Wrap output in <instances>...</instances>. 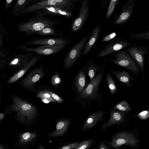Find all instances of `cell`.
Instances as JSON below:
<instances>
[{
	"label": "cell",
	"instance_id": "obj_1",
	"mask_svg": "<svg viewBox=\"0 0 149 149\" xmlns=\"http://www.w3.org/2000/svg\"><path fill=\"white\" fill-rule=\"evenodd\" d=\"M60 23L59 20L35 15L26 22L16 24L15 26L18 32L27 35L36 34L38 31L46 27H53Z\"/></svg>",
	"mask_w": 149,
	"mask_h": 149
},
{
	"label": "cell",
	"instance_id": "obj_2",
	"mask_svg": "<svg viewBox=\"0 0 149 149\" xmlns=\"http://www.w3.org/2000/svg\"><path fill=\"white\" fill-rule=\"evenodd\" d=\"M12 100L11 104L6 108L7 112H14L16 117L22 122L30 121L35 117L37 113L35 106L14 94Z\"/></svg>",
	"mask_w": 149,
	"mask_h": 149
},
{
	"label": "cell",
	"instance_id": "obj_3",
	"mask_svg": "<svg viewBox=\"0 0 149 149\" xmlns=\"http://www.w3.org/2000/svg\"><path fill=\"white\" fill-rule=\"evenodd\" d=\"M105 70L103 65L94 79L87 84L79 95L80 98L86 100L90 105L93 103L100 105L102 103L103 94L99 91V87L103 81Z\"/></svg>",
	"mask_w": 149,
	"mask_h": 149
},
{
	"label": "cell",
	"instance_id": "obj_4",
	"mask_svg": "<svg viewBox=\"0 0 149 149\" xmlns=\"http://www.w3.org/2000/svg\"><path fill=\"white\" fill-rule=\"evenodd\" d=\"M111 144L118 149L122 145L128 146L133 149H138L141 145V140L137 128L122 130L113 134L110 141Z\"/></svg>",
	"mask_w": 149,
	"mask_h": 149
},
{
	"label": "cell",
	"instance_id": "obj_5",
	"mask_svg": "<svg viewBox=\"0 0 149 149\" xmlns=\"http://www.w3.org/2000/svg\"><path fill=\"white\" fill-rule=\"evenodd\" d=\"M77 1V0H36L34 2L14 16L33 13L38 10L49 6L59 8L73 13Z\"/></svg>",
	"mask_w": 149,
	"mask_h": 149
},
{
	"label": "cell",
	"instance_id": "obj_6",
	"mask_svg": "<svg viewBox=\"0 0 149 149\" xmlns=\"http://www.w3.org/2000/svg\"><path fill=\"white\" fill-rule=\"evenodd\" d=\"M113 55L115 58L110 60V62L128 70L138 77L139 68L127 52L121 50Z\"/></svg>",
	"mask_w": 149,
	"mask_h": 149
},
{
	"label": "cell",
	"instance_id": "obj_7",
	"mask_svg": "<svg viewBox=\"0 0 149 149\" xmlns=\"http://www.w3.org/2000/svg\"><path fill=\"white\" fill-rule=\"evenodd\" d=\"M89 34L86 35L74 45L68 52L63 59L64 68L68 70L76 62L80 55L88 38Z\"/></svg>",
	"mask_w": 149,
	"mask_h": 149
},
{
	"label": "cell",
	"instance_id": "obj_8",
	"mask_svg": "<svg viewBox=\"0 0 149 149\" xmlns=\"http://www.w3.org/2000/svg\"><path fill=\"white\" fill-rule=\"evenodd\" d=\"M148 47L146 45L134 46L127 48V52L141 71L144 83H145L144 69L145 55L148 52Z\"/></svg>",
	"mask_w": 149,
	"mask_h": 149
},
{
	"label": "cell",
	"instance_id": "obj_9",
	"mask_svg": "<svg viewBox=\"0 0 149 149\" xmlns=\"http://www.w3.org/2000/svg\"><path fill=\"white\" fill-rule=\"evenodd\" d=\"M67 45L62 44L57 45H42L34 47H29L20 44L16 47L18 49L24 52L35 53L38 55H51L57 53L64 49Z\"/></svg>",
	"mask_w": 149,
	"mask_h": 149
},
{
	"label": "cell",
	"instance_id": "obj_10",
	"mask_svg": "<svg viewBox=\"0 0 149 149\" xmlns=\"http://www.w3.org/2000/svg\"><path fill=\"white\" fill-rule=\"evenodd\" d=\"M90 1L82 0L77 16L74 19L71 26L72 33L80 31L88 19L89 15Z\"/></svg>",
	"mask_w": 149,
	"mask_h": 149
},
{
	"label": "cell",
	"instance_id": "obj_11",
	"mask_svg": "<svg viewBox=\"0 0 149 149\" xmlns=\"http://www.w3.org/2000/svg\"><path fill=\"white\" fill-rule=\"evenodd\" d=\"M129 112H121L111 109L109 112V118L108 121L103 123L100 129V131L104 132L110 127L114 125L123 126L128 122L127 118Z\"/></svg>",
	"mask_w": 149,
	"mask_h": 149
},
{
	"label": "cell",
	"instance_id": "obj_12",
	"mask_svg": "<svg viewBox=\"0 0 149 149\" xmlns=\"http://www.w3.org/2000/svg\"><path fill=\"white\" fill-rule=\"evenodd\" d=\"M131 42L120 38L109 42L96 55V57H104L123 50L130 45Z\"/></svg>",
	"mask_w": 149,
	"mask_h": 149
},
{
	"label": "cell",
	"instance_id": "obj_13",
	"mask_svg": "<svg viewBox=\"0 0 149 149\" xmlns=\"http://www.w3.org/2000/svg\"><path fill=\"white\" fill-rule=\"evenodd\" d=\"M32 53L15 54L6 59L1 65V67L7 65L9 68H13L18 70L27 64L33 56Z\"/></svg>",
	"mask_w": 149,
	"mask_h": 149
},
{
	"label": "cell",
	"instance_id": "obj_14",
	"mask_svg": "<svg viewBox=\"0 0 149 149\" xmlns=\"http://www.w3.org/2000/svg\"><path fill=\"white\" fill-rule=\"evenodd\" d=\"M43 70V65L39 67L30 72L20 82V85L25 88L33 90L34 86L45 75Z\"/></svg>",
	"mask_w": 149,
	"mask_h": 149
},
{
	"label": "cell",
	"instance_id": "obj_15",
	"mask_svg": "<svg viewBox=\"0 0 149 149\" xmlns=\"http://www.w3.org/2000/svg\"><path fill=\"white\" fill-rule=\"evenodd\" d=\"M70 42V40L66 38L61 37H53L33 38L30 40L24 42L22 44L26 46L34 45L55 46L62 44L68 45Z\"/></svg>",
	"mask_w": 149,
	"mask_h": 149
},
{
	"label": "cell",
	"instance_id": "obj_16",
	"mask_svg": "<svg viewBox=\"0 0 149 149\" xmlns=\"http://www.w3.org/2000/svg\"><path fill=\"white\" fill-rule=\"evenodd\" d=\"M135 3V0H127L124 3L121 11L114 22L115 24L123 25L128 21L133 14Z\"/></svg>",
	"mask_w": 149,
	"mask_h": 149
},
{
	"label": "cell",
	"instance_id": "obj_17",
	"mask_svg": "<svg viewBox=\"0 0 149 149\" xmlns=\"http://www.w3.org/2000/svg\"><path fill=\"white\" fill-rule=\"evenodd\" d=\"M35 15L42 16L46 15L61 16L67 18L72 17L73 13L63 9L53 6L44 8L38 10L33 13Z\"/></svg>",
	"mask_w": 149,
	"mask_h": 149
},
{
	"label": "cell",
	"instance_id": "obj_18",
	"mask_svg": "<svg viewBox=\"0 0 149 149\" xmlns=\"http://www.w3.org/2000/svg\"><path fill=\"white\" fill-rule=\"evenodd\" d=\"M105 116V112L101 110L93 112L88 117L81 127V130L85 132L94 127L98 123L103 120Z\"/></svg>",
	"mask_w": 149,
	"mask_h": 149
},
{
	"label": "cell",
	"instance_id": "obj_19",
	"mask_svg": "<svg viewBox=\"0 0 149 149\" xmlns=\"http://www.w3.org/2000/svg\"><path fill=\"white\" fill-rule=\"evenodd\" d=\"M101 29L100 24H98L93 29L91 33L89 34L80 58L85 56L90 51L97 40Z\"/></svg>",
	"mask_w": 149,
	"mask_h": 149
},
{
	"label": "cell",
	"instance_id": "obj_20",
	"mask_svg": "<svg viewBox=\"0 0 149 149\" xmlns=\"http://www.w3.org/2000/svg\"><path fill=\"white\" fill-rule=\"evenodd\" d=\"M39 55H34L31 60L26 65L19 70L8 79L7 83L12 84L15 83L22 77L25 73L36 63L40 59Z\"/></svg>",
	"mask_w": 149,
	"mask_h": 149
},
{
	"label": "cell",
	"instance_id": "obj_21",
	"mask_svg": "<svg viewBox=\"0 0 149 149\" xmlns=\"http://www.w3.org/2000/svg\"><path fill=\"white\" fill-rule=\"evenodd\" d=\"M110 71L117 80L127 87H131L133 86L132 82L135 80V78L126 71H117L112 69Z\"/></svg>",
	"mask_w": 149,
	"mask_h": 149
},
{
	"label": "cell",
	"instance_id": "obj_22",
	"mask_svg": "<svg viewBox=\"0 0 149 149\" xmlns=\"http://www.w3.org/2000/svg\"><path fill=\"white\" fill-rule=\"evenodd\" d=\"M70 124V121L67 120H62L57 122L55 130L48 135L50 138H54L63 135L66 133Z\"/></svg>",
	"mask_w": 149,
	"mask_h": 149
},
{
	"label": "cell",
	"instance_id": "obj_23",
	"mask_svg": "<svg viewBox=\"0 0 149 149\" xmlns=\"http://www.w3.org/2000/svg\"><path fill=\"white\" fill-rule=\"evenodd\" d=\"M86 71L90 82L92 81L102 68L101 66L97 65L92 60L86 64Z\"/></svg>",
	"mask_w": 149,
	"mask_h": 149
},
{
	"label": "cell",
	"instance_id": "obj_24",
	"mask_svg": "<svg viewBox=\"0 0 149 149\" xmlns=\"http://www.w3.org/2000/svg\"><path fill=\"white\" fill-rule=\"evenodd\" d=\"M36 0H18L13 5L10 13V15L14 16L26 8L28 4L33 3Z\"/></svg>",
	"mask_w": 149,
	"mask_h": 149
},
{
	"label": "cell",
	"instance_id": "obj_25",
	"mask_svg": "<svg viewBox=\"0 0 149 149\" xmlns=\"http://www.w3.org/2000/svg\"><path fill=\"white\" fill-rule=\"evenodd\" d=\"M86 74L85 72L80 70L77 76L75 85L78 91L81 93L85 88L86 84Z\"/></svg>",
	"mask_w": 149,
	"mask_h": 149
},
{
	"label": "cell",
	"instance_id": "obj_26",
	"mask_svg": "<svg viewBox=\"0 0 149 149\" xmlns=\"http://www.w3.org/2000/svg\"><path fill=\"white\" fill-rule=\"evenodd\" d=\"M5 33V30L2 25L1 24L0 21V58L3 60L1 64H2L7 58V52L6 51L3 45V40Z\"/></svg>",
	"mask_w": 149,
	"mask_h": 149
},
{
	"label": "cell",
	"instance_id": "obj_27",
	"mask_svg": "<svg viewBox=\"0 0 149 149\" xmlns=\"http://www.w3.org/2000/svg\"><path fill=\"white\" fill-rule=\"evenodd\" d=\"M112 109L121 112H128L132 110L129 103L126 100L121 101L113 106Z\"/></svg>",
	"mask_w": 149,
	"mask_h": 149
},
{
	"label": "cell",
	"instance_id": "obj_28",
	"mask_svg": "<svg viewBox=\"0 0 149 149\" xmlns=\"http://www.w3.org/2000/svg\"><path fill=\"white\" fill-rule=\"evenodd\" d=\"M36 35L40 36H61L62 35L60 31L55 30L53 27L44 28L37 32Z\"/></svg>",
	"mask_w": 149,
	"mask_h": 149
},
{
	"label": "cell",
	"instance_id": "obj_29",
	"mask_svg": "<svg viewBox=\"0 0 149 149\" xmlns=\"http://www.w3.org/2000/svg\"><path fill=\"white\" fill-rule=\"evenodd\" d=\"M106 76L107 83L110 91V94L111 95H113L117 92V86L110 73L109 72H107Z\"/></svg>",
	"mask_w": 149,
	"mask_h": 149
},
{
	"label": "cell",
	"instance_id": "obj_30",
	"mask_svg": "<svg viewBox=\"0 0 149 149\" xmlns=\"http://www.w3.org/2000/svg\"><path fill=\"white\" fill-rule=\"evenodd\" d=\"M95 141L94 137L84 140L80 141L73 149H88L93 146Z\"/></svg>",
	"mask_w": 149,
	"mask_h": 149
},
{
	"label": "cell",
	"instance_id": "obj_31",
	"mask_svg": "<svg viewBox=\"0 0 149 149\" xmlns=\"http://www.w3.org/2000/svg\"><path fill=\"white\" fill-rule=\"evenodd\" d=\"M36 136V132H24L20 135L19 141L22 143L27 142L33 140Z\"/></svg>",
	"mask_w": 149,
	"mask_h": 149
},
{
	"label": "cell",
	"instance_id": "obj_32",
	"mask_svg": "<svg viewBox=\"0 0 149 149\" xmlns=\"http://www.w3.org/2000/svg\"><path fill=\"white\" fill-rule=\"evenodd\" d=\"M132 40H148L149 39V32L145 31L142 32L137 33L134 34H128Z\"/></svg>",
	"mask_w": 149,
	"mask_h": 149
},
{
	"label": "cell",
	"instance_id": "obj_33",
	"mask_svg": "<svg viewBox=\"0 0 149 149\" xmlns=\"http://www.w3.org/2000/svg\"><path fill=\"white\" fill-rule=\"evenodd\" d=\"M98 148V149H120L117 148L111 144L110 141L106 139L99 141Z\"/></svg>",
	"mask_w": 149,
	"mask_h": 149
},
{
	"label": "cell",
	"instance_id": "obj_34",
	"mask_svg": "<svg viewBox=\"0 0 149 149\" xmlns=\"http://www.w3.org/2000/svg\"><path fill=\"white\" fill-rule=\"evenodd\" d=\"M119 1V0H111L110 1L109 6L106 15V19H108L111 17Z\"/></svg>",
	"mask_w": 149,
	"mask_h": 149
},
{
	"label": "cell",
	"instance_id": "obj_35",
	"mask_svg": "<svg viewBox=\"0 0 149 149\" xmlns=\"http://www.w3.org/2000/svg\"><path fill=\"white\" fill-rule=\"evenodd\" d=\"M52 84L54 86H56L61 82V79L58 73L54 74L51 79Z\"/></svg>",
	"mask_w": 149,
	"mask_h": 149
},
{
	"label": "cell",
	"instance_id": "obj_36",
	"mask_svg": "<svg viewBox=\"0 0 149 149\" xmlns=\"http://www.w3.org/2000/svg\"><path fill=\"white\" fill-rule=\"evenodd\" d=\"M37 97L40 98H46L49 99L52 102H56L51 97V96L45 90L40 91L37 94Z\"/></svg>",
	"mask_w": 149,
	"mask_h": 149
},
{
	"label": "cell",
	"instance_id": "obj_37",
	"mask_svg": "<svg viewBox=\"0 0 149 149\" xmlns=\"http://www.w3.org/2000/svg\"><path fill=\"white\" fill-rule=\"evenodd\" d=\"M137 117L141 120H145L149 117V110H146L138 113L136 115Z\"/></svg>",
	"mask_w": 149,
	"mask_h": 149
},
{
	"label": "cell",
	"instance_id": "obj_38",
	"mask_svg": "<svg viewBox=\"0 0 149 149\" xmlns=\"http://www.w3.org/2000/svg\"><path fill=\"white\" fill-rule=\"evenodd\" d=\"M45 91L51 96L52 98L56 102L58 103H61L63 102V99L53 92L47 90H45Z\"/></svg>",
	"mask_w": 149,
	"mask_h": 149
},
{
	"label": "cell",
	"instance_id": "obj_39",
	"mask_svg": "<svg viewBox=\"0 0 149 149\" xmlns=\"http://www.w3.org/2000/svg\"><path fill=\"white\" fill-rule=\"evenodd\" d=\"M116 35V32L111 33L104 37L102 39L101 41L103 42H108L114 38Z\"/></svg>",
	"mask_w": 149,
	"mask_h": 149
},
{
	"label": "cell",
	"instance_id": "obj_40",
	"mask_svg": "<svg viewBox=\"0 0 149 149\" xmlns=\"http://www.w3.org/2000/svg\"><path fill=\"white\" fill-rule=\"evenodd\" d=\"M80 141L76 142L65 144L58 149H73Z\"/></svg>",
	"mask_w": 149,
	"mask_h": 149
},
{
	"label": "cell",
	"instance_id": "obj_41",
	"mask_svg": "<svg viewBox=\"0 0 149 149\" xmlns=\"http://www.w3.org/2000/svg\"><path fill=\"white\" fill-rule=\"evenodd\" d=\"M15 0H7L4 3L5 8L6 9H8L13 3Z\"/></svg>",
	"mask_w": 149,
	"mask_h": 149
},
{
	"label": "cell",
	"instance_id": "obj_42",
	"mask_svg": "<svg viewBox=\"0 0 149 149\" xmlns=\"http://www.w3.org/2000/svg\"><path fill=\"white\" fill-rule=\"evenodd\" d=\"M41 100L45 104H48L52 102L49 99L46 98H41Z\"/></svg>",
	"mask_w": 149,
	"mask_h": 149
},
{
	"label": "cell",
	"instance_id": "obj_43",
	"mask_svg": "<svg viewBox=\"0 0 149 149\" xmlns=\"http://www.w3.org/2000/svg\"><path fill=\"white\" fill-rule=\"evenodd\" d=\"M5 115L4 113H0V121L5 117Z\"/></svg>",
	"mask_w": 149,
	"mask_h": 149
},
{
	"label": "cell",
	"instance_id": "obj_44",
	"mask_svg": "<svg viewBox=\"0 0 149 149\" xmlns=\"http://www.w3.org/2000/svg\"><path fill=\"white\" fill-rule=\"evenodd\" d=\"M39 149H45L42 146H40L39 147Z\"/></svg>",
	"mask_w": 149,
	"mask_h": 149
},
{
	"label": "cell",
	"instance_id": "obj_45",
	"mask_svg": "<svg viewBox=\"0 0 149 149\" xmlns=\"http://www.w3.org/2000/svg\"><path fill=\"white\" fill-rule=\"evenodd\" d=\"M90 149H97V148L96 147H95V146H93Z\"/></svg>",
	"mask_w": 149,
	"mask_h": 149
},
{
	"label": "cell",
	"instance_id": "obj_46",
	"mask_svg": "<svg viewBox=\"0 0 149 149\" xmlns=\"http://www.w3.org/2000/svg\"><path fill=\"white\" fill-rule=\"evenodd\" d=\"M0 149H4L3 147L0 146Z\"/></svg>",
	"mask_w": 149,
	"mask_h": 149
},
{
	"label": "cell",
	"instance_id": "obj_47",
	"mask_svg": "<svg viewBox=\"0 0 149 149\" xmlns=\"http://www.w3.org/2000/svg\"><path fill=\"white\" fill-rule=\"evenodd\" d=\"M0 21H1L0 16Z\"/></svg>",
	"mask_w": 149,
	"mask_h": 149
},
{
	"label": "cell",
	"instance_id": "obj_48",
	"mask_svg": "<svg viewBox=\"0 0 149 149\" xmlns=\"http://www.w3.org/2000/svg\"><path fill=\"white\" fill-rule=\"evenodd\" d=\"M1 66H0V68Z\"/></svg>",
	"mask_w": 149,
	"mask_h": 149
}]
</instances>
